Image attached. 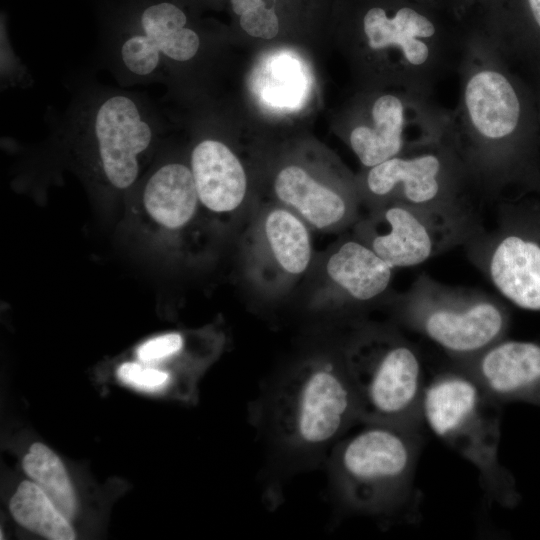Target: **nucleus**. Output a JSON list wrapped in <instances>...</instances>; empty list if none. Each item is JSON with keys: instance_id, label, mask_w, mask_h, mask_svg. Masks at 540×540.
<instances>
[{"instance_id": "obj_15", "label": "nucleus", "mask_w": 540, "mask_h": 540, "mask_svg": "<svg viewBox=\"0 0 540 540\" xmlns=\"http://www.w3.org/2000/svg\"><path fill=\"white\" fill-rule=\"evenodd\" d=\"M437 9L411 0H401L393 10L369 8L363 16V30L371 49L397 48L415 68L425 67L432 54L430 44L439 34Z\"/></svg>"}, {"instance_id": "obj_5", "label": "nucleus", "mask_w": 540, "mask_h": 540, "mask_svg": "<svg viewBox=\"0 0 540 540\" xmlns=\"http://www.w3.org/2000/svg\"><path fill=\"white\" fill-rule=\"evenodd\" d=\"M360 424L421 428L426 387L419 351L391 324L358 322L340 341Z\"/></svg>"}, {"instance_id": "obj_8", "label": "nucleus", "mask_w": 540, "mask_h": 540, "mask_svg": "<svg viewBox=\"0 0 540 540\" xmlns=\"http://www.w3.org/2000/svg\"><path fill=\"white\" fill-rule=\"evenodd\" d=\"M200 46L186 13L163 0L147 4L130 22L109 33L102 56L122 85L150 84L164 79L171 65L193 60Z\"/></svg>"}, {"instance_id": "obj_1", "label": "nucleus", "mask_w": 540, "mask_h": 540, "mask_svg": "<svg viewBox=\"0 0 540 540\" xmlns=\"http://www.w3.org/2000/svg\"><path fill=\"white\" fill-rule=\"evenodd\" d=\"M249 418L276 476L325 464L333 446L360 424L340 342L306 352L274 375Z\"/></svg>"}, {"instance_id": "obj_17", "label": "nucleus", "mask_w": 540, "mask_h": 540, "mask_svg": "<svg viewBox=\"0 0 540 540\" xmlns=\"http://www.w3.org/2000/svg\"><path fill=\"white\" fill-rule=\"evenodd\" d=\"M141 199L149 217L171 231L188 226L200 205L190 166L176 161L162 163L149 174Z\"/></svg>"}, {"instance_id": "obj_9", "label": "nucleus", "mask_w": 540, "mask_h": 540, "mask_svg": "<svg viewBox=\"0 0 540 540\" xmlns=\"http://www.w3.org/2000/svg\"><path fill=\"white\" fill-rule=\"evenodd\" d=\"M482 226L478 215H456L389 201L360 216L353 235L396 269L418 266L463 247Z\"/></svg>"}, {"instance_id": "obj_4", "label": "nucleus", "mask_w": 540, "mask_h": 540, "mask_svg": "<svg viewBox=\"0 0 540 540\" xmlns=\"http://www.w3.org/2000/svg\"><path fill=\"white\" fill-rule=\"evenodd\" d=\"M499 407L471 375L452 364L426 383L422 422L474 465L489 498L512 508L520 494L512 473L499 460Z\"/></svg>"}, {"instance_id": "obj_12", "label": "nucleus", "mask_w": 540, "mask_h": 540, "mask_svg": "<svg viewBox=\"0 0 540 540\" xmlns=\"http://www.w3.org/2000/svg\"><path fill=\"white\" fill-rule=\"evenodd\" d=\"M465 370L500 404L525 402L540 407V343L507 339L474 357L452 363Z\"/></svg>"}, {"instance_id": "obj_18", "label": "nucleus", "mask_w": 540, "mask_h": 540, "mask_svg": "<svg viewBox=\"0 0 540 540\" xmlns=\"http://www.w3.org/2000/svg\"><path fill=\"white\" fill-rule=\"evenodd\" d=\"M373 126H357L349 137L350 145L365 167H373L400 155L403 146L405 108L394 95L379 97L372 107Z\"/></svg>"}, {"instance_id": "obj_7", "label": "nucleus", "mask_w": 540, "mask_h": 540, "mask_svg": "<svg viewBox=\"0 0 540 540\" xmlns=\"http://www.w3.org/2000/svg\"><path fill=\"white\" fill-rule=\"evenodd\" d=\"M470 263L512 305L540 312V202H503L495 225L463 246Z\"/></svg>"}, {"instance_id": "obj_25", "label": "nucleus", "mask_w": 540, "mask_h": 540, "mask_svg": "<svg viewBox=\"0 0 540 540\" xmlns=\"http://www.w3.org/2000/svg\"><path fill=\"white\" fill-rule=\"evenodd\" d=\"M230 2L233 12L238 16L261 5H266L264 0H230Z\"/></svg>"}, {"instance_id": "obj_16", "label": "nucleus", "mask_w": 540, "mask_h": 540, "mask_svg": "<svg viewBox=\"0 0 540 540\" xmlns=\"http://www.w3.org/2000/svg\"><path fill=\"white\" fill-rule=\"evenodd\" d=\"M192 171L200 205L219 216H233L245 202L247 177L243 165L222 141L203 139L192 149Z\"/></svg>"}, {"instance_id": "obj_2", "label": "nucleus", "mask_w": 540, "mask_h": 540, "mask_svg": "<svg viewBox=\"0 0 540 540\" xmlns=\"http://www.w3.org/2000/svg\"><path fill=\"white\" fill-rule=\"evenodd\" d=\"M61 126L91 173L106 187L124 191L137 182L161 125L144 95L92 83L72 99Z\"/></svg>"}, {"instance_id": "obj_19", "label": "nucleus", "mask_w": 540, "mask_h": 540, "mask_svg": "<svg viewBox=\"0 0 540 540\" xmlns=\"http://www.w3.org/2000/svg\"><path fill=\"white\" fill-rule=\"evenodd\" d=\"M10 511L19 524L34 533L52 540L75 539L68 519L36 483L24 481L19 485Z\"/></svg>"}, {"instance_id": "obj_20", "label": "nucleus", "mask_w": 540, "mask_h": 540, "mask_svg": "<svg viewBox=\"0 0 540 540\" xmlns=\"http://www.w3.org/2000/svg\"><path fill=\"white\" fill-rule=\"evenodd\" d=\"M23 469L69 520L75 513L73 488L59 457L47 446L35 443L24 457Z\"/></svg>"}, {"instance_id": "obj_13", "label": "nucleus", "mask_w": 540, "mask_h": 540, "mask_svg": "<svg viewBox=\"0 0 540 540\" xmlns=\"http://www.w3.org/2000/svg\"><path fill=\"white\" fill-rule=\"evenodd\" d=\"M279 204L300 217L311 230L325 233L353 227L360 218L358 197L315 178L295 164L282 168L274 180Z\"/></svg>"}, {"instance_id": "obj_3", "label": "nucleus", "mask_w": 540, "mask_h": 540, "mask_svg": "<svg viewBox=\"0 0 540 540\" xmlns=\"http://www.w3.org/2000/svg\"><path fill=\"white\" fill-rule=\"evenodd\" d=\"M325 461L335 500L350 512L386 517L409 501L422 447L421 428L364 423Z\"/></svg>"}, {"instance_id": "obj_11", "label": "nucleus", "mask_w": 540, "mask_h": 540, "mask_svg": "<svg viewBox=\"0 0 540 540\" xmlns=\"http://www.w3.org/2000/svg\"><path fill=\"white\" fill-rule=\"evenodd\" d=\"M310 230L280 204L257 212L244 234V265L249 278L270 294L294 284L312 262Z\"/></svg>"}, {"instance_id": "obj_26", "label": "nucleus", "mask_w": 540, "mask_h": 540, "mask_svg": "<svg viewBox=\"0 0 540 540\" xmlns=\"http://www.w3.org/2000/svg\"><path fill=\"white\" fill-rule=\"evenodd\" d=\"M527 12L540 29V0H524Z\"/></svg>"}, {"instance_id": "obj_6", "label": "nucleus", "mask_w": 540, "mask_h": 540, "mask_svg": "<svg viewBox=\"0 0 540 540\" xmlns=\"http://www.w3.org/2000/svg\"><path fill=\"white\" fill-rule=\"evenodd\" d=\"M391 302L396 322L440 347L452 363L505 338L510 327V311L501 299L443 284L425 273Z\"/></svg>"}, {"instance_id": "obj_10", "label": "nucleus", "mask_w": 540, "mask_h": 540, "mask_svg": "<svg viewBox=\"0 0 540 540\" xmlns=\"http://www.w3.org/2000/svg\"><path fill=\"white\" fill-rule=\"evenodd\" d=\"M467 177L452 149L439 147L370 167L364 188L369 208L398 201L450 214L478 215L463 191Z\"/></svg>"}, {"instance_id": "obj_24", "label": "nucleus", "mask_w": 540, "mask_h": 540, "mask_svg": "<svg viewBox=\"0 0 540 540\" xmlns=\"http://www.w3.org/2000/svg\"><path fill=\"white\" fill-rule=\"evenodd\" d=\"M411 1L421 3L423 5H426L428 7H431L440 11L441 9H444V8L449 9V8H454V7L456 8V7L462 6L465 3L471 2L472 0H411Z\"/></svg>"}, {"instance_id": "obj_22", "label": "nucleus", "mask_w": 540, "mask_h": 540, "mask_svg": "<svg viewBox=\"0 0 540 540\" xmlns=\"http://www.w3.org/2000/svg\"><path fill=\"white\" fill-rule=\"evenodd\" d=\"M240 26L249 35L272 39L279 31L278 17L272 7L261 5L240 16Z\"/></svg>"}, {"instance_id": "obj_23", "label": "nucleus", "mask_w": 540, "mask_h": 540, "mask_svg": "<svg viewBox=\"0 0 540 540\" xmlns=\"http://www.w3.org/2000/svg\"><path fill=\"white\" fill-rule=\"evenodd\" d=\"M184 344L180 333L160 335L143 343L137 350V356L143 362L160 361L179 354Z\"/></svg>"}, {"instance_id": "obj_14", "label": "nucleus", "mask_w": 540, "mask_h": 540, "mask_svg": "<svg viewBox=\"0 0 540 540\" xmlns=\"http://www.w3.org/2000/svg\"><path fill=\"white\" fill-rule=\"evenodd\" d=\"M394 270L354 235L340 241L325 264L327 281L335 293L330 307L343 311L381 300L390 288Z\"/></svg>"}, {"instance_id": "obj_21", "label": "nucleus", "mask_w": 540, "mask_h": 540, "mask_svg": "<svg viewBox=\"0 0 540 540\" xmlns=\"http://www.w3.org/2000/svg\"><path fill=\"white\" fill-rule=\"evenodd\" d=\"M117 374L123 382L142 390L162 389L170 381L169 373L132 362L122 364Z\"/></svg>"}]
</instances>
